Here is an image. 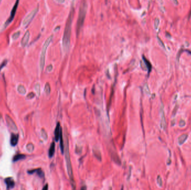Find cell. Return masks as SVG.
I'll use <instances>...</instances> for the list:
<instances>
[{
    "mask_svg": "<svg viewBox=\"0 0 191 190\" xmlns=\"http://www.w3.org/2000/svg\"><path fill=\"white\" fill-rule=\"evenodd\" d=\"M74 6H72L70 11V12H69L67 21L66 25L64 31L63 41H62L63 50L64 53H67L69 50V48H70L72 25V22H73V17H74Z\"/></svg>",
    "mask_w": 191,
    "mask_h": 190,
    "instance_id": "1",
    "label": "cell"
},
{
    "mask_svg": "<svg viewBox=\"0 0 191 190\" xmlns=\"http://www.w3.org/2000/svg\"><path fill=\"white\" fill-rule=\"evenodd\" d=\"M64 155H65V159L67 166V169L68 174L70 179L71 183L72 185V189H75L76 188V184L75 180L74 179L70 153H69V139L67 133V129H66L65 135H64Z\"/></svg>",
    "mask_w": 191,
    "mask_h": 190,
    "instance_id": "2",
    "label": "cell"
},
{
    "mask_svg": "<svg viewBox=\"0 0 191 190\" xmlns=\"http://www.w3.org/2000/svg\"><path fill=\"white\" fill-rule=\"evenodd\" d=\"M87 11V3L86 0H83L81 2L80 8H79V14L77 23V35L78 36L82 28L84 20H85Z\"/></svg>",
    "mask_w": 191,
    "mask_h": 190,
    "instance_id": "3",
    "label": "cell"
},
{
    "mask_svg": "<svg viewBox=\"0 0 191 190\" xmlns=\"http://www.w3.org/2000/svg\"><path fill=\"white\" fill-rule=\"evenodd\" d=\"M53 38V35H51L49 36V38L45 40V43H44V45L43 46V48H42V50H41V54H40V63H39L40 69L41 71H43L44 69V65H45V56H46V51L49 45H50V44L52 41Z\"/></svg>",
    "mask_w": 191,
    "mask_h": 190,
    "instance_id": "4",
    "label": "cell"
},
{
    "mask_svg": "<svg viewBox=\"0 0 191 190\" xmlns=\"http://www.w3.org/2000/svg\"><path fill=\"white\" fill-rule=\"evenodd\" d=\"M19 4V0H16L15 4L14 6H13V7H12V10L11 12V14H10V17H9L8 19L7 20V21L5 22V23L4 24V29H6L7 27L11 23V22L13 21V20L15 17V16L17 7H18Z\"/></svg>",
    "mask_w": 191,
    "mask_h": 190,
    "instance_id": "5",
    "label": "cell"
},
{
    "mask_svg": "<svg viewBox=\"0 0 191 190\" xmlns=\"http://www.w3.org/2000/svg\"><path fill=\"white\" fill-rule=\"evenodd\" d=\"M38 10H39V8L38 7L35 9H34L31 12H30L28 15L25 17L24 19L23 20V22H22V25H23V26H26L28 25H29L30 23L33 20V19H34L35 16L36 15V14L38 11Z\"/></svg>",
    "mask_w": 191,
    "mask_h": 190,
    "instance_id": "6",
    "label": "cell"
},
{
    "mask_svg": "<svg viewBox=\"0 0 191 190\" xmlns=\"http://www.w3.org/2000/svg\"><path fill=\"white\" fill-rule=\"evenodd\" d=\"M6 120L7 125H8V127L10 129L12 132H17V130H18V129H17V127L16 124V123H15V122L13 120V119H12L9 115H6Z\"/></svg>",
    "mask_w": 191,
    "mask_h": 190,
    "instance_id": "7",
    "label": "cell"
},
{
    "mask_svg": "<svg viewBox=\"0 0 191 190\" xmlns=\"http://www.w3.org/2000/svg\"><path fill=\"white\" fill-rule=\"evenodd\" d=\"M160 127L164 130L166 129L167 128V123H166L164 110V106L162 104L160 109Z\"/></svg>",
    "mask_w": 191,
    "mask_h": 190,
    "instance_id": "8",
    "label": "cell"
},
{
    "mask_svg": "<svg viewBox=\"0 0 191 190\" xmlns=\"http://www.w3.org/2000/svg\"><path fill=\"white\" fill-rule=\"evenodd\" d=\"M30 31L29 30H27L26 33L24 35L23 38H22L21 40V46L23 48H25L28 45L30 39Z\"/></svg>",
    "mask_w": 191,
    "mask_h": 190,
    "instance_id": "9",
    "label": "cell"
},
{
    "mask_svg": "<svg viewBox=\"0 0 191 190\" xmlns=\"http://www.w3.org/2000/svg\"><path fill=\"white\" fill-rule=\"evenodd\" d=\"M143 62H141V63L143 64L144 65H141V67H142L144 70H148V73H149L151 70H152V65H151L150 63L146 59L144 56H143Z\"/></svg>",
    "mask_w": 191,
    "mask_h": 190,
    "instance_id": "10",
    "label": "cell"
},
{
    "mask_svg": "<svg viewBox=\"0 0 191 190\" xmlns=\"http://www.w3.org/2000/svg\"><path fill=\"white\" fill-rule=\"evenodd\" d=\"M5 182L6 184L7 189H11L15 186V181L12 177H8L5 179Z\"/></svg>",
    "mask_w": 191,
    "mask_h": 190,
    "instance_id": "11",
    "label": "cell"
},
{
    "mask_svg": "<svg viewBox=\"0 0 191 190\" xmlns=\"http://www.w3.org/2000/svg\"><path fill=\"white\" fill-rule=\"evenodd\" d=\"M61 128L60 127V123L58 122L57 123L55 129V139L56 142H58L59 139H60V134L61 132Z\"/></svg>",
    "mask_w": 191,
    "mask_h": 190,
    "instance_id": "12",
    "label": "cell"
},
{
    "mask_svg": "<svg viewBox=\"0 0 191 190\" xmlns=\"http://www.w3.org/2000/svg\"><path fill=\"white\" fill-rule=\"evenodd\" d=\"M28 172L29 174H33V173H36L38 174V175L40 177H41V178L42 177H44V173L41 168L29 170V171H28Z\"/></svg>",
    "mask_w": 191,
    "mask_h": 190,
    "instance_id": "13",
    "label": "cell"
},
{
    "mask_svg": "<svg viewBox=\"0 0 191 190\" xmlns=\"http://www.w3.org/2000/svg\"><path fill=\"white\" fill-rule=\"evenodd\" d=\"M18 140H19V135L16 134H15V133H12V134H11V139H10L11 144L12 145V146H15V145L17 144V143H18Z\"/></svg>",
    "mask_w": 191,
    "mask_h": 190,
    "instance_id": "14",
    "label": "cell"
},
{
    "mask_svg": "<svg viewBox=\"0 0 191 190\" xmlns=\"http://www.w3.org/2000/svg\"><path fill=\"white\" fill-rule=\"evenodd\" d=\"M55 143L54 142L51 143V144L50 145V148H49V156L50 158L52 157L54 154V153H55Z\"/></svg>",
    "mask_w": 191,
    "mask_h": 190,
    "instance_id": "15",
    "label": "cell"
},
{
    "mask_svg": "<svg viewBox=\"0 0 191 190\" xmlns=\"http://www.w3.org/2000/svg\"><path fill=\"white\" fill-rule=\"evenodd\" d=\"M188 138V135L187 134H183L181 135L178 138V143L179 145L183 144L185 142V140H187Z\"/></svg>",
    "mask_w": 191,
    "mask_h": 190,
    "instance_id": "16",
    "label": "cell"
},
{
    "mask_svg": "<svg viewBox=\"0 0 191 190\" xmlns=\"http://www.w3.org/2000/svg\"><path fill=\"white\" fill-rule=\"evenodd\" d=\"M93 153L94 154V155L96 157V158H97L99 161H101L102 157H101V153L100 150L97 148H93Z\"/></svg>",
    "mask_w": 191,
    "mask_h": 190,
    "instance_id": "17",
    "label": "cell"
},
{
    "mask_svg": "<svg viewBox=\"0 0 191 190\" xmlns=\"http://www.w3.org/2000/svg\"><path fill=\"white\" fill-rule=\"evenodd\" d=\"M25 157H26V155L25 154H17L16 155H15L14 157H13V161L14 162L18 161H19V160L24 159Z\"/></svg>",
    "mask_w": 191,
    "mask_h": 190,
    "instance_id": "18",
    "label": "cell"
},
{
    "mask_svg": "<svg viewBox=\"0 0 191 190\" xmlns=\"http://www.w3.org/2000/svg\"><path fill=\"white\" fill-rule=\"evenodd\" d=\"M60 149L62 153H64V143L63 139V135H62V130L60 134Z\"/></svg>",
    "mask_w": 191,
    "mask_h": 190,
    "instance_id": "19",
    "label": "cell"
},
{
    "mask_svg": "<svg viewBox=\"0 0 191 190\" xmlns=\"http://www.w3.org/2000/svg\"><path fill=\"white\" fill-rule=\"evenodd\" d=\"M44 92H45V94L48 95L50 94V92H51V88H50V85L49 84V83H46L45 85V87H44Z\"/></svg>",
    "mask_w": 191,
    "mask_h": 190,
    "instance_id": "20",
    "label": "cell"
},
{
    "mask_svg": "<svg viewBox=\"0 0 191 190\" xmlns=\"http://www.w3.org/2000/svg\"><path fill=\"white\" fill-rule=\"evenodd\" d=\"M17 90L19 93H20L21 94H25L26 93V90L25 88L24 87L23 85H19L17 87Z\"/></svg>",
    "mask_w": 191,
    "mask_h": 190,
    "instance_id": "21",
    "label": "cell"
},
{
    "mask_svg": "<svg viewBox=\"0 0 191 190\" xmlns=\"http://www.w3.org/2000/svg\"><path fill=\"white\" fill-rule=\"evenodd\" d=\"M41 137L43 138V139L44 140H48V134H47L46 132L45 131V130L44 129H42L41 130Z\"/></svg>",
    "mask_w": 191,
    "mask_h": 190,
    "instance_id": "22",
    "label": "cell"
},
{
    "mask_svg": "<svg viewBox=\"0 0 191 190\" xmlns=\"http://www.w3.org/2000/svg\"><path fill=\"white\" fill-rule=\"evenodd\" d=\"M26 149L28 150V151L30 153L33 152L34 149V145L31 143H29L28 144L26 145Z\"/></svg>",
    "mask_w": 191,
    "mask_h": 190,
    "instance_id": "23",
    "label": "cell"
},
{
    "mask_svg": "<svg viewBox=\"0 0 191 190\" xmlns=\"http://www.w3.org/2000/svg\"><path fill=\"white\" fill-rule=\"evenodd\" d=\"M20 36V31H16L15 33H14L13 35H12V39L13 40H16L19 38Z\"/></svg>",
    "mask_w": 191,
    "mask_h": 190,
    "instance_id": "24",
    "label": "cell"
},
{
    "mask_svg": "<svg viewBox=\"0 0 191 190\" xmlns=\"http://www.w3.org/2000/svg\"><path fill=\"white\" fill-rule=\"evenodd\" d=\"M35 90L37 95L39 96L40 95V85L39 83H36L35 86Z\"/></svg>",
    "mask_w": 191,
    "mask_h": 190,
    "instance_id": "25",
    "label": "cell"
},
{
    "mask_svg": "<svg viewBox=\"0 0 191 190\" xmlns=\"http://www.w3.org/2000/svg\"><path fill=\"white\" fill-rule=\"evenodd\" d=\"M144 92L147 95H150V91L149 88L148 84H145L144 87Z\"/></svg>",
    "mask_w": 191,
    "mask_h": 190,
    "instance_id": "26",
    "label": "cell"
},
{
    "mask_svg": "<svg viewBox=\"0 0 191 190\" xmlns=\"http://www.w3.org/2000/svg\"><path fill=\"white\" fill-rule=\"evenodd\" d=\"M157 183H158L159 186L160 187H162V185H163V182H162V177H161V176H158L157 177Z\"/></svg>",
    "mask_w": 191,
    "mask_h": 190,
    "instance_id": "27",
    "label": "cell"
},
{
    "mask_svg": "<svg viewBox=\"0 0 191 190\" xmlns=\"http://www.w3.org/2000/svg\"><path fill=\"white\" fill-rule=\"evenodd\" d=\"M159 24H160V20H159V18H157L154 21V28L155 29H157L159 25Z\"/></svg>",
    "mask_w": 191,
    "mask_h": 190,
    "instance_id": "28",
    "label": "cell"
},
{
    "mask_svg": "<svg viewBox=\"0 0 191 190\" xmlns=\"http://www.w3.org/2000/svg\"><path fill=\"white\" fill-rule=\"evenodd\" d=\"M35 97V94L33 92H31L29 94H28V95H27V99H33Z\"/></svg>",
    "mask_w": 191,
    "mask_h": 190,
    "instance_id": "29",
    "label": "cell"
},
{
    "mask_svg": "<svg viewBox=\"0 0 191 190\" xmlns=\"http://www.w3.org/2000/svg\"><path fill=\"white\" fill-rule=\"evenodd\" d=\"M7 63V60H4L3 62L2 63V64L0 65V71H1L2 69H3L5 66L6 65V64Z\"/></svg>",
    "mask_w": 191,
    "mask_h": 190,
    "instance_id": "30",
    "label": "cell"
},
{
    "mask_svg": "<svg viewBox=\"0 0 191 190\" xmlns=\"http://www.w3.org/2000/svg\"><path fill=\"white\" fill-rule=\"evenodd\" d=\"M82 147L81 148H79V146L78 145H76V152L78 154H80L82 152Z\"/></svg>",
    "mask_w": 191,
    "mask_h": 190,
    "instance_id": "31",
    "label": "cell"
},
{
    "mask_svg": "<svg viewBox=\"0 0 191 190\" xmlns=\"http://www.w3.org/2000/svg\"><path fill=\"white\" fill-rule=\"evenodd\" d=\"M157 39H158V43L159 44V45L162 47V48L164 49H165V46L164 45V44L163 43V41L160 40V39L158 38V37H157Z\"/></svg>",
    "mask_w": 191,
    "mask_h": 190,
    "instance_id": "32",
    "label": "cell"
},
{
    "mask_svg": "<svg viewBox=\"0 0 191 190\" xmlns=\"http://www.w3.org/2000/svg\"><path fill=\"white\" fill-rule=\"evenodd\" d=\"M52 70H53V66H52V65H49V66H47L46 71H48V72H49V73L51 72Z\"/></svg>",
    "mask_w": 191,
    "mask_h": 190,
    "instance_id": "33",
    "label": "cell"
},
{
    "mask_svg": "<svg viewBox=\"0 0 191 190\" xmlns=\"http://www.w3.org/2000/svg\"><path fill=\"white\" fill-rule=\"evenodd\" d=\"M55 1L59 4H63L65 2V0H55Z\"/></svg>",
    "mask_w": 191,
    "mask_h": 190,
    "instance_id": "34",
    "label": "cell"
},
{
    "mask_svg": "<svg viewBox=\"0 0 191 190\" xmlns=\"http://www.w3.org/2000/svg\"><path fill=\"white\" fill-rule=\"evenodd\" d=\"M48 189V184H46L45 185V187H43V190H46V189Z\"/></svg>",
    "mask_w": 191,
    "mask_h": 190,
    "instance_id": "35",
    "label": "cell"
},
{
    "mask_svg": "<svg viewBox=\"0 0 191 190\" xmlns=\"http://www.w3.org/2000/svg\"><path fill=\"white\" fill-rule=\"evenodd\" d=\"M173 2H174V4H175V5H177L178 4V2L177 1V0H173Z\"/></svg>",
    "mask_w": 191,
    "mask_h": 190,
    "instance_id": "36",
    "label": "cell"
},
{
    "mask_svg": "<svg viewBox=\"0 0 191 190\" xmlns=\"http://www.w3.org/2000/svg\"><path fill=\"white\" fill-rule=\"evenodd\" d=\"M59 29H60V27H57V28H56V29H55V30H54V31H57V30H58Z\"/></svg>",
    "mask_w": 191,
    "mask_h": 190,
    "instance_id": "37",
    "label": "cell"
},
{
    "mask_svg": "<svg viewBox=\"0 0 191 190\" xmlns=\"http://www.w3.org/2000/svg\"><path fill=\"white\" fill-rule=\"evenodd\" d=\"M82 189H86V187H82L81 188Z\"/></svg>",
    "mask_w": 191,
    "mask_h": 190,
    "instance_id": "38",
    "label": "cell"
},
{
    "mask_svg": "<svg viewBox=\"0 0 191 190\" xmlns=\"http://www.w3.org/2000/svg\"><path fill=\"white\" fill-rule=\"evenodd\" d=\"M1 1H2V0H0V4H1Z\"/></svg>",
    "mask_w": 191,
    "mask_h": 190,
    "instance_id": "39",
    "label": "cell"
}]
</instances>
